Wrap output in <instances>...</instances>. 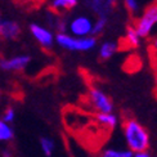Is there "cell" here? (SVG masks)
<instances>
[{"mask_svg": "<svg viewBox=\"0 0 157 157\" xmlns=\"http://www.w3.org/2000/svg\"><path fill=\"white\" fill-rule=\"evenodd\" d=\"M122 132L129 151L133 153L144 152L149 147V134L144 126L134 119H128L122 124Z\"/></svg>", "mask_w": 157, "mask_h": 157, "instance_id": "cell-1", "label": "cell"}, {"mask_svg": "<svg viewBox=\"0 0 157 157\" xmlns=\"http://www.w3.org/2000/svg\"><path fill=\"white\" fill-rule=\"evenodd\" d=\"M56 41L59 45L61 48L71 50V52H88L91 50L95 44H97V39L94 36H86V37H75L67 35L64 32H59L56 36Z\"/></svg>", "mask_w": 157, "mask_h": 157, "instance_id": "cell-2", "label": "cell"}, {"mask_svg": "<svg viewBox=\"0 0 157 157\" xmlns=\"http://www.w3.org/2000/svg\"><path fill=\"white\" fill-rule=\"evenodd\" d=\"M157 25V2L148 5L143 14L136 19L134 27L140 37H147Z\"/></svg>", "mask_w": 157, "mask_h": 157, "instance_id": "cell-3", "label": "cell"}, {"mask_svg": "<svg viewBox=\"0 0 157 157\" xmlns=\"http://www.w3.org/2000/svg\"><path fill=\"white\" fill-rule=\"evenodd\" d=\"M89 102L98 113H112L113 111V103L111 98L98 88H90Z\"/></svg>", "mask_w": 157, "mask_h": 157, "instance_id": "cell-4", "label": "cell"}, {"mask_svg": "<svg viewBox=\"0 0 157 157\" xmlns=\"http://www.w3.org/2000/svg\"><path fill=\"white\" fill-rule=\"evenodd\" d=\"M68 30L71 31V36L75 37H86L91 36L93 31V21L86 16H77L72 18L68 25Z\"/></svg>", "mask_w": 157, "mask_h": 157, "instance_id": "cell-5", "label": "cell"}, {"mask_svg": "<svg viewBox=\"0 0 157 157\" xmlns=\"http://www.w3.org/2000/svg\"><path fill=\"white\" fill-rule=\"evenodd\" d=\"M30 31L32 36H34L37 43L41 45L44 48H50L54 43V36L52 34V31H49L48 29L43 27L40 25H36V23H32L30 25Z\"/></svg>", "mask_w": 157, "mask_h": 157, "instance_id": "cell-6", "label": "cell"}, {"mask_svg": "<svg viewBox=\"0 0 157 157\" xmlns=\"http://www.w3.org/2000/svg\"><path fill=\"white\" fill-rule=\"evenodd\" d=\"M31 61L29 56H16L9 59H0V68L3 71H21Z\"/></svg>", "mask_w": 157, "mask_h": 157, "instance_id": "cell-7", "label": "cell"}, {"mask_svg": "<svg viewBox=\"0 0 157 157\" xmlns=\"http://www.w3.org/2000/svg\"><path fill=\"white\" fill-rule=\"evenodd\" d=\"M21 34V27L14 21H0V36L6 40H14Z\"/></svg>", "mask_w": 157, "mask_h": 157, "instance_id": "cell-8", "label": "cell"}, {"mask_svg": "<svg viewBox=\"0 0 157 157\" xmlns=\"http://www.w3.org/2000/svg\"><path fill=\"white\" fill-rule=\"evenodd\" d=\"M95 120L101 126L112 130L117 125V116L113 113H97Z\"/></svg>", "mask_w": 157, "mask_h": 157, "instance_id": "cell-9", "label": "cell"}, {"mask_svg": "<svg viewBox=\"0 0 157 157\" xmlns=\"http://www.w3.org/2000/svg\"><path fill=\"white\" fill-rule=\"evenodd\" d=\"M117 52V44L112 41H106L99 48V57L101 59H109Z\"/></svg>", "mask_w": 157, "mask_h": 157, "instance_id": "cell-10", "label": "cell"}, {"mask_svg": "<svg viewBox=\"0 0 157 157\" xmlns=\"http://www.w3.org/2000/svg\"><path fill=\"white\" fill-rule=\"evenodd\" d=\"M140 36L136 32L134 26H128L126 27V35H125V40L132 48H138L140 45Z\"/></svg>", "mask_w": 157, "mask_h": 157, "instance_id": "cell-11", "label": "cell"}, {"mask_svg": "<svg viewBox=\"0 0 157 157\" xmlns=\"http://www.w3.org/2000/svg\"><path fill=\"white\" fill-rule=\"evenodd\" d=\"M77 5V0H52V6L56 10H70Z\"/></svg>", "mask_w": 157, "mask_h": 157, "instance_id": "cell-12", "label": "cell"}, {"mask_svg": "<svg viewBox=\"0 0 157 157\" xmlns=\"http://www.w3.org/2000/svg\"><path fill=\"white\" fill-rule=\"evenodd\" d=\"M90 6L94 12L98 13V16H107V12L111 9L106 0H91Z\"/></svg>", "mask_w": 157, "mask_h": 157, "instance_id": "cell-13", "label": "cell"}, {"mask_svg": "<svg viewBox=\"0 0 157 157\" xmlns=\"http://www.w3.org/2000/svg\"><path fill=\"white\" fill-rule=\"evenodd\" d=\"M13 136H14V132H13L10 125L4 122L3 120H0V142L12 140Z\"/></svg>", "mask_w": 157, "mask_h": 157, "instance_id": "cell-14", "label": "cell"}, {"mask_svg": "<svg viewBox=\"0 0 157 157\" xmlns=\"http://www.w3.org/2000/svg\"><path fill=\"white\" fill-rule=\"evenodd\" d=\"M133 152L128 149H115V148H107L102 152L101 157H133Z\"/></svg>", "mask_w": 157, "mask_h": 157, "instance_id": "cell-15", "label": "cell"}, {"mask_svg": "<svg viewBox=\"0 0 157 157\" xmlns=\"http://www.w3.org/2000/svg\"><path fill=\"white\" fill-rule=\"evenodd\" d=\"M108 23V18L107 16H98V19L95 21V23H93V31H91V36L99 35L101 32H103V30L106 29V26Z\"/></svg>", "mask_w": 157, "mask_h": 157, "instance_id": "cell-16", "label": "cell"}, {"mask_svg": "<svg viewBox=\"0 0 157 157\" xmlns=\"http://www.w3.org/2000/svg\"><path fill=\"white\" fill-rule=\"evenodd\" d=\"M40 146H41V149L44 155L47 157H50L53 155V151H54V142L50 138H47V136H43L40 138Z\"/></svg>", "mask_w": 157, "mask_h": 157, "instance_id": "cell-17", "label": "cell"}, {"mask_svg": "<svg viewBox=\"0 0 157 157\" xmlns=\"http://www.w3.org/2000/svg\"><path fill=\"white\" fill-rule=\"evenodd\" d=\"M14 116H16V112L14 109H13L12 107H8L5 111H4V115H3V121L9 124V122H13L14 121Z\"/></svg>", "mask_w": 157, "mask_h": 157, "instance_id": "cell-18", "label": "cell"}, {"mask_svg": "<svg viewBox=\"0 0 157 157\" xmlns=\"http://www.w3.org/2000/svg\"><path fill=\"white\" fill-rule=\"evenodd\" d=\"M125 2V6L128 8V10L130 13H135L139 9V3L138 0H124Z\"/></svg>", "mask_w": 157, "mask_h": 157, "instance_id": "cell-19", "label": "cell"}, {"mask_svg": "<svg viewBox=\"0 0 157 157\" xmlns=\"http://www.w3.org/2000/svg\"><path fill=\"white\" fill-rule=\"evenodd\" d=\"M133 157H151V155H149L147 151L144 152H138V153H134Z\"/></svg>", "mask_w": 157, "mask_h": 157, "instance_id": "cell-20", "label": "cell"}, {"mask_svg": "<svg viewBox=\"0 0 157 157\" xmlns=\"http://www.w3.org/2000/svg\"><path fill=\"white\" fill-rule=\"evenodd\" d=\"M106 2H107V4L111 6V8H112V6H113V4L116 3V0H106Z\"/></svg>", "mask_w": 157, "mask_h": 157, "instance_id": "cell-21", "label": "cell"}, {"mask_svg": "<svg viewBox=\"0 0 157 157\" xmlns=\"http://www.w3.org/2000/svg\"><path fill=\"white\" fill-rule=\"evenodd\" d=\"M153 45H155V48L157 49V39H155V41H153Z\"/></svg>", "mask_w": 157, "mask_h": 157, "instance_id": "cell-22", "label": "cell"}, {"mask_svg": "<svg viewBox=\"0 0 157 157\" xmlns=\"http://www.w3.org/2000/svg\"><path fill=\"white\" fill-rule=\"evenodd\" d=\"M0 21H2V19H0Z\"/></svg>", "mask_w": 157, "mask_h": 157, "instance_id": "cell-23", "label": "cell"}]
</instances>
